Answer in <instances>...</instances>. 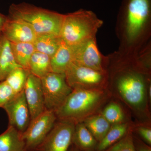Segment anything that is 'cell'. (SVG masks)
<instances>
[{
  "instance_id": "cell-1",
  "label": "cell",
  "mask_w": 151,
  "mask_h": 151,
  "mask_svg": "<svg viewBox=\"0 0 151 151\" xmlns=\"http://www.w3.org/2000/svg\"><path fill=\"white\" fill-rule=\"evenodd\" d=\"M151 44L136 55L118 51L108 57L107 89L128 107L138 123L151 122L148 89L151 86Z\"/></svg>"
},
{
  "instance_id": "cell-2",
  "label": "cell",
  "mask_w": 151,
  "mask_h": 151,
  "mask_svg": "<svg viewBox=\"0 0 151 151\" xmlns=\"http://www.w3.org/2000/svg\"><path fill=\"white\" fill-rule=\"evenodd\" d=\"M116 31L120 53L137 54L151 43V0H123Z\"/></svg>"
},
{
  "instance_id": "cell-3",
  "label": "cell",
  "mask_w": 151,
  "mask_h": 151,
  "mask_svg": "<svg viewBox=\"0 0 151 151\" xmlns=\"http://www.w3.org/2000/svg\"><path fill=\"white\" fill-rule=\"evenodd\" d=\"M111 97L108 89H73L55 113L57 120L78 124L89 116L100 113Z\"/></svg>"
},
{
  "instance_id": "cell-4",
  "label": "cell",
  "mask_w": 151,
  "mask_h": 151,
  "mask_svg": "<svg viewBox=\"0 0 151 151\" xmlns=\"http://www.w3.org/2000/svg\"><path fill=\"white\" fill-rule=\"evenodd\" d=\"M64 15L24 2L12 4L8 16L26 22L37 35L51 34L60 36Z\"/></svg>"
},
{
  "instance_id": "cell-5",
  "label": "cell",
  "mask_w": 151,
  "mask_h": 151,
  "mask_svg": "<svg viewBox=\"0 0 151 151\" xmlns=\"http://www.w3.org/2000/svg\"><path fill=\"white\" fill-rule=\"evenodd\" d=\"M103 22L91 11L81 9L64 15L60 37L66 44L73 47L96 37Z\"/></svg>"
},
{
  "instance_id": "cell-6",
  "label": "cell",
  "mask_w": 151,
  "mask_h": 151,
  "mask_svg": "<svg viewBox=\"0 0 151 151\" xmlns=\"http://www.w3.org/2000/svg\"><path fill=\"white\" fill-rule=\"evenodd\" d=\"M68 84L73 89H107L108 72L94 70L71 63L65 73Z\"/></svg>"
},
{
  "instance_id": "cell-7",
  "label": "cell",
  "mask_w": 151,
  "mask_h": 151,
  "mask_svg": "<svg viewBox=\"0 0 151 151\" xmlns=\"http://www.w3.org/2000/svg\"><path fill=\"white\" fill-rule=\"evenodd\" d=\"M41 80L45 109L55 112L63 104L73 89L68 84L65 73L50 72Z\"/></svg>"
},
{
  "instance_id": "cell-8",
  "label": "cell",
  "mask_w": 151,
  "mask_h": 151,
  "mask_svg": "<svg viewBox=\"0 0 151 151\" xmlns=\"http://www.w3.org/2000/svg\"><path fill=\"white\" fill-rule=\"evenodd\" d=\"M57 121L54 111L45 110L31 120L22 134L25 150H35L42 145Z\"/></svg>"
},
{
  "instance_id": "cell-9",
  "label": "cell",
  "mask_w": 151,
  "mask_h": 151,
  "mask_svg": "<svg viewBox=\"0 0 151 151\" xmlns=\"http://www.w3.org/2000/svg\"><path fill=\"white\" fill-rule=\"evenodd\" d=\"M70 47L72 50V63L94 70L107 72L108 56L103 55L99 50L96 37L91 38Z\"/></svg>"
},
{
  "instance_id": "cell-10",
  "label": "cell",
  "mask_w": 151,
  "mask_h": 151,
  "mask_svg": "<svg viewBox=\"0 0 151 151\" xmlns=\"http://www.w3.org/2000/svg\"><path fill=\"white\" fill-rule=\"evenodd\" d=\"M75 124L57 120L43 143L37 150L68 151L72 144Z\"/></svg>"
},
{
  "instance_id": "cell-11",
  "label": "cell",
  "mask_w": 151,
  "mask_h": 151,
  "mask_svg": "<svg viewBox=\"0 0 151 151\" xmlns=\"http://www.w3.org/2000/svg\"><path fill=\"white\" fill-rule=\"evenodd\" d=\"M3 108L8 116L9 126L23 133L31 121L29 109L24 90L16 94Z\"/></svg>"
},
{
  "instance_id": "cell-12",
  "label": "cell",
  "mask_w": 151,
  "mask_h": 151,
  "mask_svg": "<svg viewBox=\"0 0 151 151\" xmlns=\"http://www.w3.org/2000/svg\"><path fill=\"white\" fill-rule=\"evenodd\" d=\"M24 92L31 120L46 110L41 78L29 72L24 89Z\"/></svg>"
},
{
  "instance_id": "cell-13",
  "label": "cell",
  "mask_w": 151,
  "mask_h": 151,
  "mask_svg": "<svg viewBox=\"0 0 151 151\" xmlns=\"http://www.w3.org/2000/svg\"><path fill=\"white\" fill-rule=\"evenodd\" d=\"M1 34L12 43H34L37 35L26 22L8 16Z\"/></svg>"
},
{
  "instance_id": "cell-14",
  "label": "cell",
  "mask_w": 151,
  "mask_h": 151,
  "mask_svg": "<svg viewBox=\"0 0 151 151\" xmlns=\"http://www.w3.org/2000/svg\"><path fill=\"white\" fill-rule=\"evenodd\" d=\"M22 67L17 63L11 43L1 34L0 38V82L4 81L13 70Z\"/></svg>"
},
{
  "instance_id": "cell-15",
  "label": "cell",
  "mask_w": 151,
  "mask_h": 151,
  "mask_svg": "<svg viewBox=\"0 0 151 151\" xmlns=\"http://www.w3.org/2000/svg\"><path fill=\"white\" fill-rule=\"evenodd\" d=\"M98 142L83 122L75 124L72 145L80 151H92L95 150Z\"/></svg>"
},
{
  "instance_id": "cell-16",
  "label": "cell",
  "mask_w": 151,
  "mask_h": 151,
  "mask_svg": "<svg viewBox=\"0 0 151 151\" xmlns=\"http://www.w3.org/2000/svg\"><path fill=\"white\" fill-rule=\"evenodd\" d=\"M22 133L14 127L9 126L0 134V151H25V146Z\"/></svg>"
},
{
  "instance_id": "cell-17",
  "label": "cell",
  "mask_w": 151,
  "mask_h": 151,
  "mask_svg": "<svg viewBox=\"0 0 151 151\" xmlns=\"http://www.w3.org/2000/svg\"><path fill=\"white\" fill-rule=\"evenodd\" d=\"M132 122L113 124L102 140L97 144L95 150L104 151L121 140L132 128Z\"/></svg>"
},
{
  "instance_id": "cell-18",
  "label": "cell",
  "mask_w": 151,
  "mask_h": 151,
  "mask_svg": "<svg viewBox=\"0 0 151 151\" xmlns=\"http://www.w3.org/2000/svg\"><path fill=\"white\" fill-rule=\"evenodd\" d=\"M72 62L71 47L62 40L56 52L50 58L51 71L55 73H65L68 68Z\"/></svg>"
},
{
  "instance_id": "cell-19",
  "label": "cell",
  "mask_w": 151,
  "mask_h": 151,
  "mask_svg": "<svg viewBox=\"0 0 151 151\" xmlns=\"http://www.w3.org/2000/svg\"><path fill=\"white\" fill-rule=\"evenodd\" d=\"M82 122L98 143L104 137L111 125L100 112L89 116Z\"/></svg>"
},
{
  "instance_id": "cell-20",
  "label": "cell",
  "mask_w": 151,
  "mask_h": 151,
  "mask_svg": "<svg viewBox=\"0 0 151 151\" xmlns=\"http://www.w3.org/2000/svg\"><path fill=\"white\" fill-rule=\"evenodd\" d=\"M61 40L60 36L40 35H37L33 44L35 51L42 52L51 58L59 47Z\"/></svg>"
},
{
  "instance_id": "cell-21",
  "label": "cell",
  "mask_w": 151,
  "mask_h": 151,
  "mask_svg": "<svg viewBox=\"0 0 151 151\" xmlns=\"http://www.w3.org/2000/svg\"><path fill=\"white\" fill-rule=\"evenodd\" d=\"M29 70L40 78L52 72L50 57L42 52L35 51L30 59Z\"/></svg>"
},
{
  "instance_id": "cell-22",
  "label": "cell",
  "mask_w": 151,
  "mask_h": 151,
  "mask_svg": "<svg viewBox=\"0 0 151 151\" xmlns=\"http://www.w3.org/2000/svg\"><path fill=\"white\" fill-rule=\"evenodd\" d=\"M100 113L111 125L130 122L124 108L119 102L111 101L107 103Z\"/></svg>"
},
{
  "instance_id": "cell-23",
  "label": "cell",
  "mask_w": 151,
  "mask_h": 151,
  "mask_svg": "<svg viewBox=\"0 0 151 151\" xmlns=\"http://www.w3.org/2000/svg\"><path fill=\"white\" fill-rule=\"evenodd\" d=\"M10 43L17 63L22 67L29 70L30 59L33 53L35 51L33 43Z\"/></svg>"
},
{
  "instance_id": "cell-24",
  "label": "cell",
  "mask_w": 151,
  "mask_h": 151,
  "mask_svg": "<svg viewBox=\"0 0 151 151\" xmlns=\"http://www.w3.org/2000/svg\"><path fill=\"white\" fill-rule=\"evenodd\" d=\"M29 71L22 67L17 68L12 71L5 81L9 85L15 94L23 91Z\"/></svg>"
},
{
  "instance_id": "cell-25",
  "label": "cell",
  "mask_w": 151,
  "mask_h": 151,
  "mask_svg": "<svg viewBox=\"0 0 151 151\" xmlns=\"http://www.w3.org/2000/svg\"><path fill=\"white\" fill-rule=\"evenodd\" d=\"M133 125L124 137L104 151H137L133 139Z\"/></svg>"
},
{
  "instance_id": "cell-26",
  "label": "cell",
  "mask_w": 151,
  "mask_h": 151,
  "mask_svg": "<svg viewBox=\"0 0 151 151\" xmlns=\"http://www.w3.org/2000/svg\"><path fill=\"white\" fill-rule=\"evenodd\" d=\"M133 131H135L141 137L145 143L151 146V128L150 123H139L134 124Z\"/></svg>"
},
{
  "instance_id": "cell-27",
  "label": "cell",
  "mask_w": 151,
  "mask_h": 151,
  "mask_svg": "<svg viewBox=\"0 0 151 151\" xmlns=\"http://www.w3.org/2000/svg\"><path fill=\"white\" fill-rule=\"evenodd\" d=\"M5 81L0 82V108L3 107L16 95Z\"/></svg>"
},
{
  "instance_id": "cell-28",
  "label": "cell",
  "mask_w": 151,
  "mask_h": 151,
  "mask_svg": "<svg viewBox=\"0 0 151 151\" xmlns=\"http://www.w3.org/2000/svg\"><path fill=\"white\" fill-rule=\"evenodd\" d=\"M133 139L135 148L137 151H151L150 146L149 145L142 140L136 137L134 135L133 132Z\"/></svg>"
},
{
  "instance_id": "cell-29",
  "label": "cell",
  "mask_w": 151,
  "mask_h": 151,
  "mask_svg": "<svg viewBox=\"0 0 151 151\" xmlns=\"http://www.w3.org/2000/svg\"><path fill=\"white\" fill-rule=\"evenodd\" d=\"M8 17L6 16L3 14L0 13V35L1 34L3 27L7 20Z\"/></svg>"
},
{
  "instance_id": "cell-30",
  "label": "cell",
  "mask_w": 151,
  "mask_h": 151,
  "mask_svg": "<svg viewBox=\"0 0 151 151\" xmlns=\"http://www.w3.org/2000/svg\"><path fill=\"white\" fill-rule=\"evenodd\" d=\"M68 151H80L79 150H78L76 147H75L73 145H71L70 147L69 148V150Z\"/></svg>"
},
{
  "instance_id": "cell-31",
  "label": "cell",
  "mask_w": 151,
  "mask_h": 151,
  "mask_svg": "<svg viewBox=\"0 0 151 151\" xmlns=\"http://www.w3.org/2000/svg\"><path fill=\"white\" fill-rule=\"evenodd\" d=\"M25 151H34V150H25Z\"/></svg>"
},
{
  "instance_id": "cell-32",
  "label": "cell",
  "mask_w": 151,
  "mask_h": 151,
  "mask_svg": "<svg viewBox=\"0 0 151 151\" xmlns=\"http://www.w3.org/2000/svg\"><path fill=\"white\" fill-rule=\"evenodd\" d=\"M1 34L0 35V38H1Z\"/></svg>"
}]
</instances>
